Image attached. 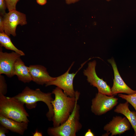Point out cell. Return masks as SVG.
I'll return each instance as SVG.
<instances>
[{"label":"cell","instance_id":"obj_1","mask_svg":"<svg viewBox=\"0 0 136 136\" xmlns=\"http://www.w3.org/2000/svg\"><path fill=\"white\" fill-rule=\"evenodd\" d=\"M55 98L51 101L54 116L52 121L54 127L59 126L64 123L73 112L80 93L76 91L75 97H71L65 94L60 88L57 87L52 92Z\"/></svg>","mask_w":136,"mask_h":136},{"label":"cell","instance_id":"obj_2","mask_svg":"<svg viewBox=\"0 0 136 136\" xmlns=\"http://www.w3.org/2000/svg\"><path fill=\"white\" fill-rule=\"evenodd\" d=\"M52 94L51 92H43L39 88L33 90L26 86L21 92L13 97L25 104L28 109L35 108L38 102H43L47 105L48 109L46 116L48 120L51 121L54 116L53 107L51 103V101L54 99L52 97Z\"/></svg>","mask_w":136,"mask_h":136},{"label":"cell","instance_id":"obj_3","mask_svg":"<svg viewBox=\"0 0 136 136\" xmlns=\"http://www.w3.org/2000/svg\"><path fill=\"white\" fill-rule=\"evenodd\" d=\"M24 105L13 97L0 95V115L18 122L29 123V115Z\"/></svg>","mask_w":136,"mask_h":136},{"label":"cell","instance_id":"obj_4","mask_svg":"<svg viewBox=\"0 0 136 136\" xmlns=\"http://www.w3.org/2000/svg\"><path fill=\"white\" fill-rule=\"evenodd\" d=\"M76 102L74 109L67 119L56 127H49L47 133L51 136H76L82 128L80 122V106Z\"/></svg>","mask_w":136,"mask_h":136},{"label":"cell","instance_id":"obj_5","mask_svg":"<svg viewBox=\"0 0 136 136\" xmlns=\"http://www.w3.org/2000/svg\"><path fill=\"white\" fill-rule=\"evenodd\" d=\"M92 58H89L88 60L82 64L81 66L75 73H69V72L74 64L73 62L67 71L64 74L56 77L55 80L47 82L45 84L47 87L54 85L61 88L64 92L67 95L71 97H75L76 91L74 89L73 81L74 77L78 71L83 67L86 62Z\"/></svg>","mask_w":136,"mask_h":136},{"label":"cell","instance_id":"obj_6","mask_svg":"<svg viewBox=\"0 0 136 136\" xmlns=\"http://www.w3.org/2000/svg\"><path fill=\"white\" fill-rule=\"evenodd\" d=\"M98 92L92 100L91 111L95 115L100 116L110 111L117 105L118 98Z\"/></svg>","mask_w":136,"mask_h":136},{"label":"cell","instance_id":"obj_7","mask_svg":"<svg viewBox=\"0 0 136 136\" xmlns=\"http://www.w3.org/2000/svg\"><path fill=\"white\" fill-rule=\"evenodd\" d=\"M96 64L95 60L89 62L87 67L83 70L84 75L87 77L88 82L97 88L98 92L108 96H112L110 86L102 78L100 79L97 76L95 71Z\"/></svg>","mask_w":136,"mask_h":136},{"label":"cell","instance_id":"obj_8","mask_svg":"<svg viewBox=\"0 0 136 136\" xmlns=\"http://www.w3.org/2000/svg\"><path fill=\"white\" fill-rule=\"evenodd\" d=\"M4 32L10 36H16V29L19 25L23 26L27 24L26 15L16 10L9 11L3 16Z\"/></svg>","mask_w":136,"mask_h":136},{"label":"cell","instance_id":"obj_9","mask_svg":"<svg viewBox=\"0 0 136 136\" xmlns=\"http://www.w3.org/2000/svg\"><path fill=\"white\" fill-rule=\"evenodd\" d=\"M21 56L20 54L14 51L10 53L3 52L1 48L0 75L4 74L9 78L15 75V64Z\"/></svg>","mask_w":136,"mask_h":136},{"label":"cell","instance_id":"obj_10","mask_svg":"<svg viewBox=\"0 0 136 136\" xmlns=\"http://www.w3.org/2000/svg\"><path fill=\"white\" fill-rule=\"evenodd\" d=\"M131 125L125 117L116 116L113 117L112 120L104 127V129L106 133L103 136H111L120 134L129 130Z\"/></svg>","mask_w":136,"mask_h":136},{"label":"cell","instance_id":"obj_11","mask_svg":"<svg viewBox=\"0 0 136 136\" xmlns=\"http://www.w3.org/2000/svg\"><path fill=\"white\" fill-rule=\"evenodd\" d=\"M108 61L111 65L114 73L113 84L111 88L112 95L115 96L120 93L131 95L136 93V90H133L130 88L122 78L113 58L109 59Z\"/></svg>","mask_w":136,"mask_h":136},{"label":"cell","instance_id":"obj_12","mask_svg":"<svg viewBox=\"0 0 136 136\" xmlns=\"http://www.w3.org/2000/svg\"><path fill=\"white\" fill-rule=\"evenodd\" d=\"M27 67L32 81L39 85L46 84L56 78L50 76L46 68L44 66L39 65H31Z\"/></svg>","mask_w":136,"mask_h":136},{"label":"cell","instance_id":"obj_13","mask_svg":"<svg viewBox=\"0 0 136 136\" xmlns=\"http://www.w3.org/2000/svg\"><path fill=\"white\" fill-rule=\"evenodd\" d=\"M1 125L9 130L21 135L27 129L28 123L19 122L0 115Z\"/></svg>","mask_w":136,"mask_h":136},{"label":"cell","instance_id":"obj_14","mask_svg":"<svg viewBox=\"0 0 136 136\" xmlns=\"http://www.w3.org/2000/svg\"><path fill=\"white\" fill-rule=\"evenodd\" d=\"M129 103L127 101L118 105L114 110L115 112L124 115L130 122L134 129V135L136 136V112L131 111L129 108Z\"/></svg>","mask_w":136,"mask_h":136},{"label":"cell","instance_id":"obj_15","mask_svg":"<svg viewBox=\"0 0 136 136\" xmlns=\"http://www.w3.org/2000/svg\"><path fill=\"white\" fill-rule=\"evenodd\" d=\"M15 75L18 80L25 83H29L32 81L28 67L21 59L20 57L16 60L15 65Z\"/></svg>","mask_w":136,"mask_h":136},{"label":"cell","instance_id":"obj_16","mask_svg":"<svg viewBox=\"0 0 136 136\" xmlns=\"http://www.w3.org/2000/svg\"><path fill=\"white\" fill-rule=\"evenodd\" d=\"M0 44L1 47L6 49L13 50L22 56L25 55L22 51L16 48L12 43L9 36L5 32H0Z\"/></svg>","mask_w":136,"mask_h":136},{"label":"cell","instance_id":"obj_17","mask_svg":"<svg viewBox=\"0 0 136 136\" xmlns=\"http://www.w3.org/2000/svg\"><path fill=\"white\" fill-rule=\"evenodd\" d=\"M118 96L127 101L134 108L136 112V93L131 95L118 94Z\"/></svg>","mask_w":136,"mask_h":136},{"label":"cell","instance_id":"obj_18","mask_svg":"<svg viewBox=\"0 0 136 136\" xmlns=\"http://www.w3.org/2000/svg\"><path fill=\"white\" fill-rule=\"evenodd\" d=\"M7 91V85L4 77L0 75V95H5Z\"/></svg>","mask_w":136,"mask_h":136},{"label":"cell","instance_id":"obj_19","mask_svg":"<svg viewBox=\"0 0 136 136\" xmlns=\"http://www.w3.org/2000/svg\"><path fill=\"white\" fill-rule=\"evenodd\" d=\"M9 11L16 10V6L19 0H5Z\"/></svg>","mask_w":136,"mask_h":136},{"label":"cell","instance_id":"obj_20","mask_svg":"<svg viewBox=\"0 0 136 136\" xmlns=\"http://www.w3.org/2000/svg\"><path fill=\"white\" fill-rule=\"evenodd\" d=\"M7 8V5L5 0H0V15L3 17L6 14V10Z\"/></svg>","mask_w":136,"mask_h":136},{"label":"cell","instance_id":"obj_21","mask_svg":"<svg viewBox=\"0 0 136 136\" xmlns=\"http://www.w3.org/2000/svg\"><path fill=\"white\" fill-rule=\"evenodd\" d=\"M9 130L4 126L1 125L0 126V136H6V134L9 132Z\"/></svg>","mask_w":136,"mask_h":136},{"label":"cell","instance_id":"obj_22","mask_svg":"<svg viewBox=\"0 0 136 136\" xmlns=\"http://www.w3.org/2000/svg\"><path fill=\"white\" fill-rule=\"evenodd\" d=\"M0 32H4V26L3 20V17L0 16Z\"/></svg>","mask_w":136,"mask_h":136},{"label":"cell","instance_id":"obj_23","mask_svg":"<svg viewBox=\"0 0 136 136\" xmlns=\"http://www.w3.org/2000/svg\"><path fill=\"white\" fill-rule=\"evenodd\" d=\"M37 3L40 5H44L46 4L47 0H36Z\"/></svg>","mask_w":136,"mask_h":136},{"label":"cell","instance_id":"obj_24","mask_svg":"<svg viewBox=\"0 0 136 136\" xmlns=\"http://www.w3.org/2000/svg\"><path fill=\"white\" fill-rule=\"evenodd\" d=\"M84 135L85 136H94L95 135L92 132L91 130L90 129H89L85 133Z\"/></svg>","mask_w":136,"mask_h":136},{"label":"cell","instance_id":"obj_25","mask_svg":"<svg viewBox=\"0 0 136 136\" xmlns=\"http://www.w3.org/2000/svg\"><path fill=\"white\" fill-rule=\"evenodd\" d=\"M80 0H65L66 3L67 4L76 3Z\"/></svg>","mask_w":136,"mask_h":136},{"label":"cell","instance_id":"obj_26","mask_svg":"<svg viewBox=\"0 0 136 136\" xmlns=\"http://www.w3.org/2000/svg\"><path fill=\"white\" fill-rule=\"evenodd\" d=\"M42 133L38 131V130L33 133V136H42Z\"/></svg>","mask_w":136,"mask_h":136},{"label":"cell","instance_id":"obj_27","mask_svg":"<svg viewBox=\"0 0 136 136\" xmlns=\"http://www.w3.org/2000/svg\"><path fill=\"white\" fill-rule=\"evenodd\" d=\"M106 0V1H107L109 2V1H111V0Z\"/></svg>","mask_w":136,"mask_h":136}]
</instances>
